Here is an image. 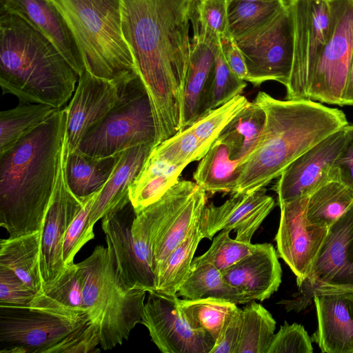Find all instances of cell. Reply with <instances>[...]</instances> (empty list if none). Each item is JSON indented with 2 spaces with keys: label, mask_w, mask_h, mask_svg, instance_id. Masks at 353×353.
<instances>
[{
  "label": "cell",
  "mask_w": 353,
  "mask_h": 353,
  "mask_svg": "<svg viewBox=\"0 0 353 353\" xmlns=\"http://www.w3.org/2000/svg\"><path fill=\"white\" fill-rule=\"evenodd\" d=\"M178 303L190 327L208 333L215 342L227 318L238 307L234 303L214 298L179 299Z\"/></svg>",
  "instance_id": "obj_37"
},
{
  "label": "cell",
  "mask_w": 353,
  "mask_h": 353,
  "mask_svg": "<svg viewBox=\"0 0 353 353\" xmlns=\"http://www.w3.org/2000/svg\"><path fill=\"white\" fill-rule=\"evenodd\" d=\"M292 299L282 300L288 312L307 307L316 295L353 292V205L327 229L307 277Z\"/></svg>",
  "instance_id": "obj_9"
},
{
  "label": "cell",
  "mask_w": 353,
  "mask_h": 353,
  "mask_svg": "<svg viewBox=\"0 0 353 353\" xmlns=\"http://www.w3.org/2000/svg\"><path fill=\"white\" fill-rule=\"evenodd\" d=\"M221 45L228 65L238 77L244 80L248 72L246 63L234 39L231 37H223L221 39Z\"/></svg>",
  "instance_id": "obj_50"
},
{
  "label": "cell",
  "mask_w": 353,
  "mask_h": 353,
  "mask_svg": "<svg viewBox=\"0 0 353 353\" xmlns=\"http://www.w3.org/2000/svg\"><path fill=\"white\" fill-rule=\"evenodd\" d=\"M83 279L84 304L90 319L100 326L101 347L122 345L141 321L145 290H125L119 283L111 251L97 245L77 263Z\"/></svg>",
  "instance_id": "obj_6"
},
{
  "label": "cell",
  "mask_w": 353,
  "mask_h": 353,
  "mask_svg": "<svg viewBox=\"0 0 353 353\" xmlns=\"http://www.w3.org/2000/svg\"><path fill=\"white\" fill-rule=\"evenodd\" d=\"M230 0H196L191 19L193 37L214 44L220 43L223 37H230Z\"/></svg>",
  "instance_id": "obj_38"
},
{
  "label": "cell",
  "mask_w": 353,
  "mask_h": 353,
  "mask_svg": "<svg viewBox=\"0 0 353 353\" xmlns=\"http://www.w3.org/2000/svg\"><path fill=\"white\" fill-rule=\"evenodd\" d=\"M274 205V199L266 194L265 188L249 193H232L221 205L206 204L201 216L203 235L212 240L223 230H234L236 240L250 243Z\"/></svg>",
  "instance_id": "obj_20"
},
{
  "label": "cell",
  "mask_w": 353,
  "mask_h": 353,
  "mask_svg": "<svg viewBox=\"0 0 353 353\" xmlns=\"http://www.w3.org/2000/svg\"><path fill=\"white\" fill-rule=\"evenodd\" d=\"M79 76L54 44L19 17L1 12L0 85L21 103L61 109Z\"/></svg>",
  "instance_id": "obj_4"
},
{
  "label": "cell",
  "mask_w": 353,
  "mask_h": 353,
  "mask_svg": "<svg viewBox=\"0 0 353 353\" xmlns=\"http://www.w3.org/2000/svg\"><path fill=\"white\" fill-rule=\"evenodd\" d=\"M152 151L172 164L185 167L206 154L190 127L162 141Z\"/></svg>",
  "instance_id": "obj_42"
},
{
  "label": "cell",
  "mask_w": 353,
  "mask_h": 353,
  "mask_svg": "<svg viewBox=\"0 0 353 353\" xmlns=\"http://www.w3.org/2000/svg\"><path fill=\"white\" fill-rule=\"evenodd\" d=\"M265 123V112L256 101L248 103L223 128L217 139L232 159L243 161L254 149Z\"/></svg>",
  "instance_id": "obj_31"
},
{
  "label": "cell",
  "mask_w": 353,
  "mask_h": 353,
  "mask_svg": "<svg viewBox=\"0 0 353 353\" xmlns=\"http://www.w3.org/2000/svg\"><path fill=\"white\" fill-rule=\"evenodd\" d=\"M234 41L245 61V81L259 86L275 81L287 86L293 60L292 26L287 3L270 21Z\"/></svg>",
  "instance_id": "obj_12"
},
{
  "label": "cell",
  "mask_w": 353,
  "mask_h": 353,
  "mask_svg": "<svg viewBox=\"0 0 353 353\" xmlns=\"http://www.w3.org/2000/svg\"><path fill=\"white\" fill-rule=\"evenodd\" d=\"M99 190L85 197L82 208L67 229L62 250L63 259L66 266L73 264L74 256L81 248L94 238V228L89 223V215Z\"/></svg>",
  "instance_id": "obj_43"
},
{
  "label": "cell",
  "mask_w": 353,
  "mask_h": 353,
  "mask_svg": "<svg viewBox=\"0 0 353 353\" xmlns=\"http://www.w3.org/2000/svg\"><path fill=\"white\" fill-rule=\"evenodd\" d=\"M254 101L264 110L265 123L255 147L239 163L233 193L264 188L307 150L348 125L342 110L309 99L279 100L259 92Z\"/></svg>",
  "instance_id": "obj_3"
},
{
  "label": "cell",
  "mask_w": 353,
  "mask_h": 353,
  "mask_svg": "<svg viewBox=\"0 0 353 353\" xmlns=\"http://www.w3.org/2000/svg\"><path fill=\"white\" fill-rule=\"evenodd\" d=\"M241 161L232 159L228 147L216 139L200 160L193 178L205 192L233 193L240 176Z\"/></svg>",
  "instance_id": "obj_29"
},
{
  "label": "cell",
  "mask_w": 353,
  "mask_h": 353,
  "mask_svg": "<svg viewBox=\"0 0 353 353\" xmlns=\"http://www.w3.org/2000/svg\"><path fill=\"white\" fill-rule=\"evenodd\" d=\"M153 148L152 145H141L117 155L114 169L92 205L89 215L92 228L108 212L130 202V185Z\"/></svg>",
  "instance_id": "obj_25"
},
{
  "label": "cell",
  "mask_w": 353,
  "mask_h": 353,
  "mask_svg": "<svg viewBox=\"0 0 353 353\" xmlns=\"http://www.w3.org/2000/svg\"><path fill=\"white\" fill-rule=\"evenodd\" d=\"M100 343V326L88 318L46 353H95Z\"/></svg>",
  "instance_id": "obj_45"
},
{
  "label": "cell",
  "mask_w": 353,
  "mask_h": 353,
  "mask_svg": "<svg viewBox=\"0 0 353 353\" xmlns=\"http://www.w3.org/2000/svg\"><path fill=\"white\" fill-rule=\"evenodd\" d=\"M329 2V34L314 68L307 97L342 106V95L353 57V0Z\"/></svg>",
  "instance_id": "obj_10"
},
{
  "label": "cell",
  "mask_w": 353,
  "mask_h": 353,
  "mask_svg": "<svg viewBox=\"0 0 353 353\" xmlns=\"http://www.w3.org/2000/svg\"><path fill=\"white\" fill-rule=\"evenodd\" d=\"M30 307L71 318L88 316L83 279L77 264L67 265L56 281L43 285Z\"/></svg>",
  "instance_id": "obj_26"
},
{
  "label": "cell",
  "mask_w": 353,
  "mask_h": 353,
  "mask_svg": "<svg viewBox=\"0 0 353 353\" xmlns=\"http://www.w3.org/2000/svg\"><path fill=\"white\" fill-rule=\"evenodd\" d=\"M121 28L149 96L159 143L181 131L196 0H120Z\"/></svg>",
  "instance_id": "obj_1"
},
{
  "label": "cell",
  "mask_w": 353,
  "mask_h": 353,
  "mask_svg": "<svg viewBox=\"0 0 353 353\" xmlns=\"http://www.w3.org/2000/svg\"><path fill=\"white\" fill-rule=\"evenodd\" d=\"M225 281L250 300L263 301L277 291L282 270L272 244L260 243L251 254L222 272Z\"/></svg>",
  "instance_id": "obj_22"
},
{
  "label": "cell",
  "mask_w": 353,
  "mask_h": 353,
  "mask_svg": "<svg viewBox=\"0 0 353 353\" xmlns=\"http://www.w3.org/2000/svg\"><path fill=\"white\" fill-rule=\"evenodd\" d=\"M1 12L23 19L54 44L78 76L84 72L77 41L62 15L48 0H1Z\"/></svg>",
  "instance_id": "obj_21"
},
{
  "label": "cell",
  "mask_w": 353,
  "mask_h": 353,
  "mask_svg": "<svg viewBox=\"0 0 353 353\" xmlns=\"http://www.w3.org/2000/svg\"><path fill=\"white\" fill-rule=\"evenodd\" d=\"M67 109L58 110L0 155V226L10 238L41 230L57 183Z\"/></svg>",
  "instance_id": "obj_2"
},
{
  "label": "cell",
  "mask_w": 353,
  "mask_h": 353,
  "mask_svg": "<svg viewBox=\"0 0 353 353\" xmlns=\"http://www.w3.org/2000/svg\"><path fill=\"white\" fill-rule=\"evenodd\" d=\"M37 295L14 272L0 265V306L30 307Z\"/></svg>",
  "instance_id": "obj_47"
},
{
  "label": "cell",
  "mask_w": 353,
  "mask_h": 353,
  "mask_svg": "<svg viewBox=\"0 0 353 353\" xmlns=\"http://www.w3.org/2000/svg\"><path fill=\"white\" fill-rule=\"evenodd\" d=\"M58 110L50 105L21 103L0 112V155L39 127Z\"/></svg>",
  "instance_id": "obj_34"
},
{
  "label": "cell",
  "mask_w": 353,
  "mask_h": 353,
  "mask_svg": "<svg viewBox=\"0 0 353 353\" xmlns=\"http://www.w3.org/2000/svg\"><path fill=\"white\" fill-rule=\"evenodd\" d=\"M203 238L200 219L168 256L155 278L154 289L152 292L176 295L189 273L198 245Z\"/></svg>",
  "instance_id": "obj_33"
},
{
  "label": "cell",
  "mask_w": 353,
  "mask_h": 353,
  "mask_svg": "<svg viewBox=\"0 0 353 353\" xmlns=\"http://www.w3.org/2000/svg\"><path fill=\"white\" fill-rule=\"evenodd\" d=\"M230 230H223L212 239L203 254L194 258L192 263H209L223 272L258 249L260 243L252 244L230 236Z\"/></svg>",
  "instance_id": "obj_40"
},
{
  "label": "cell",
  "mask_w": 353,
  "mask_h": 353,
  "mask_svg": "<svg viewBox=\"0 0 353 353\" xmlns=\"http://www.w3.org/2000/svg\"><path fill=\"white\" fill-rule=\"evenodd\" d=\"M353 105V57L348 70L342 95V106Z\"/></svg>",
  "instance_id": "obj_51"
},
{
  "label": "cell",
  "mask_w": 353,
  "mask_h": 353,
  "mask_svg": "<svg viewBox=\"0 0 353 353\" xmlns=\"http://www.w3.org/2000/svg\"><path fill=\"white\" fill-rule=\"evenodd\" d=\"M48 1L71 30L86 70L106 79L137 72L122 32L120 0Z\"/></svg>",
  "instance_id": "obj_5"
},
{
  "label": "cell",
  "mask_w": 353,
  "mask_h": 353,
  "mask_svg": "<svg viewBox=\"0 0 353 353\" xmlns=\"http://www.w3.org/2000/svg\"><path fill=\"white\" fill-rule=\"evenodd\" d=\"M88 318L31 307L0 306V352L46 353Z\"/></svg>",
  "instance_id": "obj_14"
},
{
  "label": "cell",
  "mask_w": 353,
  "mask_h": 353,
  "mask_svg": "<svg viewBox=\"0 0 353 353\" xmlns=\"http://www.w3.org/2000/svg\"><path fill=\"white\" fill-rule=\"evenodd\" d=\"M347 137L332 167V179L353 191V125L347 126Z\"/></svg>",
  "instance_id": "obj_49"
},
{
  "label": "cell",
  "mask_w": 353,
  "mask_h": 353,
  "mask_svg": "<svg viewBox=\"0 0 353 353\" xmlns=\"http://www.w3.org/2000/svg\"><path fill=\"white\" fill-rule=\"evenodd\" d=\"M214 75L210 108L213 110L241 94L246 81L231 70L223 54L221 43L214 48Z\"/></svg>",
  "instance_id": "obj_44"
},
{
  "label": "cell",
  "mask_w": 353,
  "mask_h": 353,
  "mask_svg": "<svg viewBox=\"0 0 353 353\" xmlns=\"http://www.w3.org/2000/svg\"><path fill=\"white\" fill-rule=\"evenodd\" d=\"M136 72L116 79L98 77L85 70L79 76L74 94L66 108V139L70 153L74 152L86 134L123 98Z\"/></svg>",
  "instance_id": "obj_15"
},
{
  "label": "cell",
  "mask_w": 353,
  "mask_h": 353,
  "mask_svg": "<svg viewBox=\"0 0 353 353\" xmlns=\"http://www.w3.org/2000/svg\"><path fill=\"white\" fill-rule=\"evenodd\" d=\"M136 213L129 202L106 213L101 227L111 251L120 284L127 290L154 289L152 252L148 236L134 223Z\"/></svg>",
  "instance_id": "obj_11"
},
{
  "label": "cell",
  "mask_w": 353,
  "mask_h": 353,
  "mask_svg": "<svg viewBox=\"0 0 353 353\" xmlns=\"http://www.w3.org/2000/svg\"><path fill=\"white\" fill-rule=\"evenodd\" d=\"M248 102L245 97L239 94L227 103L211 110L190 126L205 153L216 141L223 128Z\"/></svg>",
  "instance_id": "obj_41"
},
{
  "label": "cell",
  "mask_w": 353,
  "mask_h": 353,
  "mask_svg": "<svg viewBox=\"0 0 353 353\" xmlns=\"http://www.w3.org/2000/svg\"><path fill=\"white\" fill-rule=\"evenodd\" d=\"M177 295L151 292L141 312V324L163 353H210L215 341L207 332L190 327Z\"/></svg>",
  "instance_id": "obj_16"
},
{
  "label": "cell",
  "mask_w": 353,
  "mask_h": 353,
  "mask_svg": "<svg viewBox=\"0 0 353 353\" xmlns=\"http://www.w3.org/2000/svg\"><path fill=\"white\" fill-rule=\"evenodd\" d=\"M116 157L98 159L68 151L65 170L74 194L82 199L101 190L114 169Z\"/></svg>",
  "instance_id": "obj_32"
},
{
  "label": "cell",
  "mask_w": 353,
  "mask_h": 353,
  "mask_svg": "<svg viewBox=\"0 0 353 353\" xmlns=\"http://www.w3.org/2000/svg\"><path fill=\"white\" fill-rule=\"evenodd\" d=\"M276 321L262 305L254 300L242 309L241 333L236 353H267Z\"/></svg>",
  "instance_id": "obj_36"
},
{
  "label": "cell",
  "mask_w": 353,
  "mask_h": 353,
  "mask_svg": "<svg viewBox=\"0 0 353 353\" xmlns=\"http://www.w3.org/2000/svg\"><path fill=\"white\" fill-rule=\"evenodd\" d=\"M242 322V309L237 307L227 318L210 353H236Z\"/></svg>",
  "instance_id": "obj_48"
},
{
  "label": "cell",
  "mask_w": 353,
  "mask_h": 353,
  "mask_svg": "<svg viewBox=\"0 0 353 353\" xmlns=\"http://www.w3.org/2000/svg\"><path fill=\"white\" fill-rule=\"evenodd\" d=\"M313 300L318 328L312 341L322 352L353 353V292L321 294Z\"/></svg>",
  "instance_id": "obj_24"
},
{
  "label": "cell",
  "mask_w": 353,
  "mask_h": 353,
  "mask_svg": "<svg viewBox=\"0 0 353 353\" xmlns=\"http://www.w3.org/2000/svg\"><path fill=\"white\" fill-rule=\"evenodd\" d=\"M41 231L0 241V265L11 270L37 294L43 290L40 269Z\"/></svg>",
  "instance_id": "obj_28"
},
{
  "label": "cell",
  "mask_w": 353,
  "mask_h": 353,
  "mask_svg": "<svg viewBox=\"0 0 353 353\" xmlns=\"http://www.w3.org/2000/svg\"><path fill=\"white\" fill-rule=\"evenodd\" d=\"M176 295L184 299L214 298L237 304L250 300L224 279L222 272L209 263H191L189 273Z\"/></svg>",
  "instance_id": "obj_30"
},
{
  "label": "cell",
  "mask_w": 353,
  "mask_h": 353,
  "mask_svg": "<svg viewBox=\"0 0 353 353\" xmlns=\"http://www.w3.org/2000/svg\"><path fill=\"white\" fill-rule=\"evenodd\" d=\"M347 126L307 150L281 173L274 187L279 205L309 196L323 184L333 180V164L347 139Z\"/></svg>",
  "instance_id": "obj_19"
},
{
  "label": "cell",
  "mask_w": 353,
  "mask_h": 353,
  "mask_svg": "<svg viewBox=\"0 0 353 353\" xmlns=\"http://www.w3.org/2000/svg\"><path fill=\"white\" fill-rule=\"evenodd\" d=\"M286 6V1L269 3L230 1L228 28L234 39L270 21Z\"/></svg>",
  "instance_id": "obj_39"
},
{
  "label": "cell",
  "mask_w": 353,
  "mask_h": 353,
  "mask_svg": "<svg viewBox=\"0 0 353 353\" xmlns=\"http://www.w3.org/2000/svg\"><path fill=\"white\" fill-rule=\"evenodd\" d=\"M145 144L157 145L158 132L149 96L137 75L118 105L86 134L76 151L103 159Z\"/></svg>",
  "instance_id": "obj_7"
},
{
  "label": "cell",
  "mask_w": 353,
  "mask_h": 353,
  "mask_svg": "<svg viewBox=\"0 0 353 353\" xmlns=\"http://www.w3.org/2000/svg\"><path fill=\"white\" fill-rule=\"evenodd\" d=\"M185 166L172 164L152 150L129 190L136 214L158 201L179 181Z\"/></svg>",
  "instance_id": "obj_27"
},
{
  "label": "cell",
  "mask_w": 353,
  "mask_h": 353,
  "mask_svg": "<svg viewBox=\"0 0 353 353\" xmlns=\"http://www.w3.org/2000/svg\"><path fill=\"white\" fill-rule=\"evenodd\" d=\"M312 353V341L303 326L286 321L274 334L267 353Z\"/></svg>",
  "instance_id": "obj_46"
},
{
  "label": "cell",
  "mask_w": 353,
  "mask_h": 353,
  "mask_svg": "<svg viewBox=\"0 0 353 353\" xmlns=\"http://www.w3.org/2000/svg\"><path fill=\"white\" fill-rule=\"evenodd\" d=\"M68 151L65 136L57 183L41 230L40 269L43 285L56 281L67 267L62 255L65 234L85 199L77 197L68 186L65 170Z\"/></svg>",
  "instance_id": "obj_17"
},
{
  "label": "cell",
  "mask_w": 353,
  "mask_h": 353,
  "mask_svg": "<svg viewBox=\"0 0 353 353\" xmlns=\"http://www.w3.org/2000/svg\"><path fill=\"white\" fill-rule=\"evenodd\" d=\"M293 33V60L286 99H307L314 68L327 40L329 0H285Z\"/></svg>",
  "instance_id": "obj_13"
},
{
  "label": "cell",
  "mask_w": 353,
  "mask_h": 353,
  "mask_svg": "<svg viewBox=\"0 0 353 353\" xmlns=\"http://www.w3.org/2000/svg\"><path fill=\"white\" fill-rule=\"evenodd\" d=\"M206 204V192L196 183L182 180L137 214L148 234L154 280L172 250L201 219Z\"/></svg>",
  "instance_id": "obj_8"
},
{
  "label": "cell",
  "mask_w": 353,
  "mask_h": 353,
  "mask_svg": "<svg viewBox=\"0 0 353 353\" xmlns=\"http://www.w3.org/2000/svg\"><path fill=\"white\" fill-rule=\"evenodd\" d=\"M230 1L269 3V2L281 1H285V0H230Z\"/></svg>",
  "instance_id": "obj_52"
},
{
  "label": "cell",
  "mask_w": 353,
  "mask_h": 353,
  "mask_svg": "<svg viewBox=\"0 0 353 353\" xmlns=\"http://www.w3.org/2000/svg\"><path fill=\"white\" fill-rule=\"evenodd\" d=\"M219 44L205 42L196 37H192L191 39L189 65L183 90L181 131L211 110L215 66L214 48Z\"/></svg>",
  "instance_id": "obj_23"
},
{
  "label": "cell",
  "mask_w": 353,
  "mask_h": 353,
  "mask_svg": "<svg viewBox=\"0 0 353 353\" xmlns=\"http://www.w3.org/2000/svg\"><path fill=\"white\" fill-rule=\"evenodd\" d=\"M353 205V191L336 180L323 184L307 200L306 219L312 224L328 228Z\"/></svg>",
  "instance_id": "obj_35"
},
{
  "label": "cell",
  "mask_w": 353,
  "mask_h": 353,
  "mask_svg": "<svg viewBox=\"0 0 353 353\" xmlns=\"http://www.w3.org/2000/svg\"><path fill=\"white\" fill-rule=\"evenodd\" d=\"M308 197L279 205L280 223L275 236L278 256L295 274L297 285L307 277L328 229L307 220Z\"/></svg>",
  "instance_id": "obj_18"
}]
</instances>
